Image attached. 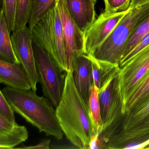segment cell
I'll return each mask as SVG.
<instances>
[{
	"mask_svg": "<svg viewBox=\"0 0 149 149\" xmlns=\"http://www.w3.org/2000/svg\"><path fill=\"white\" fill-rule=\"evenodd\" d=\"M128 10L112 13H102L84 33V54H90L101 45Z\"/></svg>",
	"mask_w": 149,
	"mask_h": 149,
	"instance_id": "30bf717a",
	"label": "cell"
},
{
	"mask_svg": "<svg viewBox=\"0 0 149 149\" xmlns=\"http://www.w3.org/2000/svg\"><path fill=\"white\" fill-rule=\"evenodd\" d=\"M143 0H132V4L131 5V6H136L137 5H139L141 4Z\"/></svg>",
	"mask_w": 149,
	"mask_h": 149,
	"instance_id": "f1b7e54d",
	"label": "cell"
},
{
	"mask_svg": "<svg viewBox=\"0 0 149 149\" xmlns=\"http://www.w3.org/2000/svg\"><path fill=\"white\" fill-rule=\"evenodd\" d=\"M149 116V95L124 115L120 127L116 132L136 126Z\"/></svg>",
	"mask_w": 149,
	"mask_h": 149,
	"instance_id": "2e32d148",
	"label": "cell"
},
{
	"mask_svg": "<svg viewBox=\"0 0 149 149\" xmlns=\"http://www.w3.org/2000/svg\"><path fill=\"white\" fill-rule=\"evenodd\" d=\"M14 110L1 91H0V115L13 123H16Z\"/></svg>",
	"mask_w": 149,
	"mask_h": 149,
	"instance_id": "d4e9b609",
	"label": "cell"
},
{
	"mask_svg": "<svg viewBox=\"0 0 149 149\" xmlns=\"http://www.w3.org/2000/svg\"><path fill=\"white\" fill-rule=\"evenodd\" d=\"M149 45V33L145 36L139 43L124 57L123 58L119 63L120 68L136 54L141 51L143 49Z\"/></svg>",
	"mask_w": 149,
	"mask_h": 149,
	"instance_id": "484cf974",
	"label": "cell"
},
{
	"mask_svg": "<svg viewBox=\"0 0 149 149\" xmlns=\"http://www.w3.org/2000/svg\"><path fill=\"white\" fill-rule=\"evenodd\" d=\"M149 72V45L136 54L121 68L119 81L123 106Z\"/></svg>",
	"mask_w": 149,
	"mask_h": 149,
	"instance_id": "52a82bcc",
	"label": "cell"
},
{
	"mask_svg": "<svg viewBox=\"0 0 149 149\" xmlns=\"http://www.w3.org/2000/svg\"><path fill=\"white\" fill-rule=\"evenodd\" d=\"M32 32L33 38L67 72L62 24L57 6L36 24Z\"/></svg>",
	"mask_w": 149,
	"mask_h": 149,
	"instance_id": "277c9868",
	"label": "cell"
},
{
	"mask_svg": "<svg viewBox=\"0 0 149 149\" xmlns=\"http://www.w3.org/2000/svg\"><path fill=\"white\" fill-rule=\"evenodd\" d=\"M89 55L92 61V74H93V80H94V85L100 89L101 87V76L100 68L96 60Z\"/></svg>",
	"mask_w": 149,
	"mask_h": 149,
	"instance_id": "4316f807",
	"label": "cell"
},
{
	"mask_svg": "<svg viewBox=\"0 0 149 149\" xmlns=\"http://www.w3.org/2000/svg\"><path fill=\"white\" fill-rule=\"evenodd\" d=\"M33 1L17 0L15 30H19L23 28L29 23L33 7Z\"/></svg>",
	"mask_w": 149,
	"mask_h": 149,
	"instance_id": "7402d4cb",
	"label": "cell"
},
{
	"mask_svg": "<svg viewBox=\"0 0 149 149\" xmlns=\"http://www.w3.org/2000/svg\"><path fill=\"white\" fill-rule=\"evenodd\" d=\"M71 69L76 87L89 106L90 96L94 85L90 56L85 54L76 56L72 61Z\"/></svg>",
	"mask_w": 149,
	"mask_h": 149,
	"instance_id": "7c38bea8",
	"label": "cell"
},
{
	"mask_svg": "<svg viewBox=\"0 0 149 149\" xmlns=\"http://www.w3.org/2000/svg\"><path fill=\"white\" fill-rule=\"evenodd\" d=\"M104 12L112 13L128 10L132 4V0H104Z\"/></svg>",
	"mask_w": 149,
	"mask_h": 149,
	"instance_id": "cb8c5ba5",
	"label": "cell"
},
{
	"mask_svg": "<svg viewBox=\"0 0 149 149\" xmlns=\"http://www.w3.org/2000/svg\"><path fill=\"white\" fill-rule=\"evenodd\" d=\"M32 30L26 26L12 32L11 39L16 56L29 78L32 89L37 91L38 75L33 47Z\"/></svg>",
	"mask_w": 149,
	"mask_h": 149,
	"instance_id": "9c48e42d",
	"label": "cell"
},
{
	"mask_svg": "<svg viewBox=\"0 0 149 149\" xmlns=\"http://www.w3.org/2000/svg\"><path fill=\"white\" fill-rule=\"evenodd\" d=\"M56 108L60 126L67 139L77 148L89 149L95 130L89 106L76 87L72 69L66 73L64 90Z\"/></svg>",
	"mask_w": 149,
	"mask_h": 149,
	"instance_id": "6da1fadb",
	"label": "cell"
},
{
	"mask_svg": "<svg viewBox=\"0 0 149 149\" xmlns=\"http://www.w3.org/2000/svg\"><path fill=\"white\" fill-rule=\"evenodd\" d=\"M73 19L84 33L96 20V0H64Z\"/></svg>",
	"mask_w": 149,
	"mask_h": 149,
	"instance_id": "4fadbf2b",
	"label": "cell"
},
{
	"mask_svg": "<svg viewBox=\"0 0 149 149\" xmlns=\"http://www.w3.org/2000/svg\"><path fill=\"white\" fill-rule=\"evenodd\" d=\"M148 33H149V15L141 21L134 29L128 41L121 61L139 43V42Z\"/></svg>",
	"mask_w": 149,
	"mask_h": 149,
	"instance_id": "44dd1931",
	"label": "cell"
},
{
	"mask_svg": "<svg viewBox=\"0 0 149 149\" xmlns=\"http://www.w3.org/2000/svg\"><path fill=\"white\" fill-rule=\"evenodd\" d=\"M0 83L21 90L32 89L29 78L20 63L0 60Z\"/></svg>",
	"mask_w": 149,
	"mask_h": 149,
	"instance_id": "5bb4252c",
	"label": "cell"
},
{
	"mask_svg": "<svg viewBox=\"0 0 149 149\" xmlns=\"http://www.w3.org/2000/svg\"><path fill=\"white\" fill-rule=\"evenodd\" d=\"M149 95V72L136 89L132 93L123 106V115Z\"/></svg>",
	"mask_w": 149,
	"mask_h": 149,
	"instance_id": "ffe728a7",
	"label": "cell"
},
{
	"mask_svg": "<svg viewBox=\"0 0 149 149\" xmlns=\"http://www.w3.org/2000/svg\"><path fill=\"white\" fill-rule=\"evenodd\" d=\"M57 0H33L29 27L32 30L36 24L55 7Z\"/></svg>",
	"mask_w": 149,
	"mask_h": 149,
	"instance_id": "ac0fdd59",
	"label": "cell"
},
{
	"mask_svg": "<svg viewBox=\"0 0 149 149\" xmlns=\"http://www.w3.org/2000/svg\"><path fill=\"white\" fill-rule=\"evenodd\" d=\"M149 2V0H143L141 2V4H144V3H148Z\"/></svg>",
	"mask_w": 149,
	"mask_h": 149,
	"instance_id": "f546056e",
	"label": "cell"
},
{
	"mask_svg": "<svg viewBox=\"0 0 149 149\" xmlns=\"http://www.w3.org/2000/svg\"><path fill=\"white\" fill-rule=\"evenodd\" d=\"M149 15V2L130 6L106 40L89 55L97 61L119 65L134 29Z\"/></svg>",
	"mask_w": 149,
	"mask_h": 149,
	"instance_id": "3957f363",
	"label": "cell"
},
{
	"mask_svg": "<svg viewBox=\"0 0 149 149\" xmlns=\"http://www.w3.org/2000/svg\"><path fill=\"white\" fill-rule=\"evenodd\" d=\"M56 6L62 24L67 72L71 70L74 58L78 55L84 54V33L78 28L71 17L65 1L57 0Z\"/></svg>",
	"mask_w": 149,
	"mask_h": 149,
	"instance_id": "ba28073f",
	"label": "cell"
},
{
	"mask_svg": "<svg viewBox=\"0 0 149 149\" xmlns=\"http://www.w3.org/2000/svg\"><path fill=\"white\" fill-rule=\"evenodd\" d=\"M50 140H43L41 143L34 146H24L19 148H26V149H49V148Z\"/></svg>",
	"mask_w": 149,
	"mask_h": 149,
	"instance_id": "83f0119b",
	"label": "cell"
},
{
	"mask_svg": "<svg viewBox=\"0 0 149 149\" xmlns=\"http://www.w3.org/2000/svg\"><path fill=\"white\" fill-rule=\"evenodd\" d=\"M145 149H149V145L146 147Z\"/></svg>",
	"mask_w": 149,
	"mask_h": 149,
	"instance_id": "4dcf8cb0",
	"label": "cell"
},
{
	"mask_svg": "<svg viewBox=\"0 0 149 149\" xmlns=\"http://www.w3.org/2000/svg\"><path fill=\"white\" fill-rule=\"evenodd\" d=\"M98 93L99 89L94 85L89 100L90 115L95 130L94 136L99 134L102 132V127Z\"/></svg>",
	"mask_w": 149,
	"mask_h": 149,
	"instance_id": "d6986e66",
	"label": "cell"
},
{
	"mask_svg": "<svg viewBox=\"0 0 149 149\" xmlns=\"http://www.w3.org/2000/svg\"><path fill=\"white\" fill-rule=\"evenodd\" d=\"M149 145V116L137 125L110 138L107 149H145Z\"/></svg>",
	"mask_w": 149,
	"mask_h": 149,
	"instance_id": "8fae6325",
	"label": "cell"
},
{
	"mask_svg": "<svg viewBox=\"0 0 149 149\" xmlns=\"http://www.w3.org/2000/svg\"><path fill=\"white\" fill-rule=\"evenodd\" d=\"M33 47L38 75L45 97L56 108L61 98L65 84V76L55 61L33 38Z\"/></svg>",
	"mask_w": 149,
	"mask_h": 149,
	"instance_id": "5b68a950",
	"label": "cell"
},
{
	"mask_svg": "<svg viewBox=\"0 0 149 149\" xmlns=\"http://www.w3.org/2000/svg\"><path fill=\"white\" fill-rule=\"evenodd\" d=\"M1 91L16 113L27 122L38 128L40 132L61 140L63 137L56 116L51 102L44 97L39 96L32 89L21 90L7 86Z\"/></svg>",
	"mask_w": 149,
	"mask_h": 149,
	"instance_id": "7a4b0ae2",
	"label": "cell"
},
{
	"mask_svg": "<svg viewBox=\"0 0 149 149\" xmlns=\"http://www.w3.org/2000/svg\"><path fill=\"white\" fill-rule=\"evenodd\" d=\"M17 0H2V8L10 33L15 29Z\"/></svg>",
	"mask_w": 149,
	"mask_h": 149,
	"instance_id": "603a6c76",
	"label": "cell"
},
{
	"mask_svg": "<svg viewBox=\"0 0 149 149\" xmlns=\"http://www.w3.org/2000/svg\"><path fill=\"white\" fill-rule=\"evenodd\" d=\"M26 126L13 123L0 115V149H13L28 138Z\"/></svg>",
	"mask_w": 149,
	"mask_h": 149,
	"instance_id": "9a60e30c",
	"label": "cell"
},
{
	"mask_svg": "<svg viewBox=\"0 0 149 149\" xmlns=\"http://www.w3.org/2000/svg\"><path fill=\"white\" fill-rule=\"evenodd\" d=\"M119 72L113 74L99 90L102 132L121 121L123 117Z\"/></svg>",
	"mask_w": 149,
	"mask_h": 149,
	"instance_id": "8992f818",
	"label": "cell"
},
{
	"mask_svg": "<svg viewBox=\"0 0 149 149\" xmlns=\"http://www.w3.org/2000/svg\"><path fill=\"white\" fill-rule=\"evenodd\" d=\"M11 33L3 11L0 14V56L1 59L13 63H20L13 46Z\"/></svg>",
	"mask_w": 149,
	"mask_h": 149,
	"instance_id": "e0dca14e",
	"label": "cell"
}]
</instances>
